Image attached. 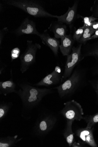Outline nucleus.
<instances>
[{"label": "nucleus", "mask_w": 98, "mask_h": 147, "mask_svg": "<svg viewBox=\"0 0 98 147\" xmlns=\"http://www.w3.org/2000/svg\"><path fill=\"white\" fill-rule=\"evenodd\" d=\"M8 30L7 27H5L0 30V46L1 45L5 35L8 32Z\"/></svg>", "instance_id": "bb28decb"}, {"label": "nucleus", "mask_w": 98, "mask_h": 147, "mask_svg": "<svg viewBox=\"0 0 98 147\" xmlns=\"http://www.w3.org/2000/svg\"><path fill=\"white\" fill-rule=\"evenodd\" d=\"M61 39L60 51L63 56H67L71 54L75 41L71 34L66 35Z\"/></svg>", "instance_id": "4468645a"}, {"label": "nucleus", "mask_w": 98, "mask_h": 147, "mask_svg": "<svg viewBox=\"0 0 98 147\" xmlns=\"http://www.w3.org/2000/svg\"><path fill=\"white\" fill-rule=\"evenodd\" d=\"M64 107L60 111L61 114L67 121H80L83 119L84 114L81 105L74 100L64 103Z\"/></svg>", "instance_id": "0eeeda50"}, {"label": "nucleus", "mask_w": 98, "mask_h": 147, "mask_svg": "<svg viewBox=\"0 0 98 147\" xmlns=\"http://www.w3.org/2000/svg\"><path fill=\"white\" fill-rule=\"evenodd\" d=\"M79 1H76L72 7H69L68 10L64 14L61 16H55L58 21L66 24L71 25L77 18V12Z\"/></svg>", "instance_id": "9d476101"}, {"label": "nucleus", "mask_w": 98, "mask_h": 147, "mask_svg": "<svg viewBox=\"0 0 98 147\" xmlns=\"http://www.w3.org/2000/svg\"><path fill=\"white\" fill-rule=\"evenodd\" d=\"M83 146L79 142H74L72 146L73 147H83Z\"/></svg>", "instance_id": "7c9ffc66"}, {"label": "nucleus", "mask_w": 98, "mask_h": 147, "mask_svg": "<svg viewBox=\"0 0 98 147\" xmlns=\"http://www.w3.org/2000/svg\"><path fill=\"white\" fill-rule=\"evenodd\" d=\"M27 46L25 51L20 57V70L22 74L25 72L35 62L36 52L41 48L39 44L34 43L32 41L29 40L27 41Z\"/></svg>", "instance_id": "39448f33"}, {"label": "nucleus", "mask_w": 98, "mask_h": 147, "mask_svg": "<svg viewBox=\"0 0 98 147\" xmlns=\"http://www.w3.org/2000/svg\"><path fill=\"white\" fill-rule=\"evenodd\" d=\"M73 122V121H67L66 127L63 132V136L70 147L72 146L75 142L74 134L72 129Z\"/></svg>", "instance_id": "a211bd4d"}, {"label": "nucleus", "mask_w": 98, "mask_h": 147, "mask_svg": "<svg viewBox=\"0 0 98 147\" xmlns=\"http://www.w3.org/2000/svg\"><path fill=\"white\" fill-rule=\"evenodd\" d=\"M82 45L79 44L76 47H73L72 53L67 56L65 70L61 78L62 83L64 82L71 76L76 67L81 61Z\"/></svg>", "instance_id": "423d86ee"}, {"label": "nucleus", "mask_w": 98, "mask_h": 147, "mask_svg": "<svg viewBox=\"0 0 98 147\" xmlns=\"http://www.w3.org/2000/svg\"><path fill=\"white\" fill-rule=\"evenodd\" d=\"M95 32L92 27H84L83 33L78 43L82 45H85Z\"/></svg>", "instance_id": "aec40b11"}, {"label": "nucleus", "mask_w": 98, "mask_h": 147, "mask_svg": "<svg viewBox=\"0 0 98 147\" xmlns=\"http://www.w3.org/2000/svg\"><path fill=\"white\" fill-rule=\"evenodd\" d=\"M77 18H81L82 19V22L84 23L83 26L84 27H91L92 22L95 20H98V18H95L92 16L89 17H84L80 15H77Z\"/></svg>", "instance_id": "5701e85b"}, {"label": "nucleus", "mask_w": 98, "mask_h": 147, "mask_svg": "<svg viewBox=\"0 0 98 147\" xmlns=\"http://www.w3.org/2000/svg\"><path fill=\"white\" fill-rule=\"evenodd\" d=\"M12 105L11 102H1L0 104V121H1L6 116Z\"/></svg>", "instance_id": "412c9836"}, {"label": "nucleus", "mask_w": 98, "mask_h": 147, "mask_svg": "<svg viewBox=\"0 0 98 147\" xmlns=\"http://www.w3.org/2000/svg\"><path fill=\"white\" fill-rule=\"evenodd\" d=\"M53 71L58 74H61V69L59 65H57L55 67V69Z\"/></svg>", "instance_id": "c85d7f7f"}, {"label": "nucleus", "mask_w": 98, "mask_h": 147, "mask_svg": "<svg viewBox=\"0 0 98 147\" xmlns=\"http://www.w3.org/2000/svg\"><path fill=\"white\" fill-rule=\"evenodd\" d=\"M20 53V50L19 48H15L12 49L11 54V61L18 58L19 57Z\"/></svg>", "instance_id": "393cba45"}, {"label": "nucleus", "mask_w": 98, "mask_h": 147, "mask_svg": "<svg viewBox=\"0 0 98 147\" xmlns=\"http://www.w3.org/2000/svg\"><path fill=\"white\" fill-rule=\"evenodd\" d=\"M7 5L20 8L35 18H55L47 11L39 3L29 0H8L5 1Z\"/></svg>", "instance_id": "20e7f679"}, {"label": "nucleus", "mask_w": 98, "mask_h": 147, "mask_svg": "<svg viewBox=\"0 0 98 147\" xmlns=\"http://www.w3.org/2000/svg\"><path fill=\"white\" fill-rule=\"evenodd\" d=\"M89 72V69L79 63L70 76L60 85L53 88L57 89L61 98L70 97L86 84L88 81Z\"/></svg>", "instance_id": "f03ea898"}, {"label": "nucleus", "mask_w": 98, "mask_h": 147, "mask_svg": "<svg viewBox=\"0 0 98 147\" xmlns=\"http://www.w3.org/2000/svg\"><path fill=\"white\" fill-rule=\"evenodd\" d=\"M16 84L11 79L5 82H0V94L7 96L10 93L17 91Z\"/></svg>", "instance_id": "f3484780"}, {"label": "nucleus", "mask_w": 98, "mask_h": 147, "mask_svg": "<svg viewBox=\"0 0 98 147\" xmlns=\"http://www.w3.org/2000/svg\"><path fill=\"white\" fill-rule=\"evenodd\" d=\"M38 36L41 40L42 43L51 49L55 57H58L60 42L57 39L51 37L47 30H45L43 33H40Z\"/></svg>", "instance_id": "1a4fd4ad"}, {"label": "nucleus", "mask_w": 98, "mask_h": 147, "mask_svg": "<svg viewBox=\"0 0 98 147\" xmlns=\"http://www.w3.org/2000/svg\"><path fill=\"white\" fill-rule=\"evenodd\" d=\"M88 82L93 88L98 101V60L89 70Z\"/></svg>", "instance_id": "dca6fc26"}, {"label": "nucleus", "mask_w": 98, "mask_h": 147, "mask_svg": "<svg viewBox=\"0 0 98 147\" xmlns=\"http://www.w3.org/2000/svg\"><path fill=\"white\" fill-rule=\"evenodd\" d=\"M84 27L83 26L74 31L73 38L75 41L78 43L84 32Z\"/></svg>", "instance_id": "b1692460"}, {"label": "nucleus", "mask_w": 98, "mask_h": 147, "mask_svg": "<svg viewBox=\"0 0 98 147\" xmlns=\"http://www.w3.org/2000/svg\"><path fill=\"white\" fill-rule=\"evenodd\" d=\"M83 119H84L87 123L86 128L91 129L98 123V113L93 115L86 116L83 117Z\"/></svg>", "instance_id": "4be33fe9"}, {"label": "nucleus", "mask_w": 98, "mask_h": 147, "mask_svg": "<svg viewBox=\"0 0 98 147\" xmlns=\"http://www.w3.org/2000/svg\"><path fill=\"white\" fill-rule=\"evenodd\" d=\"M91 11L92 12V16L93 17L98 18V1H96L93 5L91 7Z\"/></svg>", "instance_id": "a878e982"}, {"label": "nucleus", "mask_w": 98, "mask_h": 147, "mask_svg": "<svg viewBox=\"0 0 98 147\" xmlns=\"http://www.w3.org/2000/svg\"><path fill=\"white\" fill-rule=\"evenodd\" d=\"M82 46L81 61L88 57H94L98 60V41L92 43H86Z\"/></svg>", "instance_id": "f8f14e48"}, {"label": "nucleus", "mask_w": 98, "mask_h": 147, "mask_svg": "<svg viewBox=\"0 0 98 147\" xmlns=\"http://www.w3.org/2000/svg\"><path fill=\"white\" fill-rule=\"evenodd\" d=\"M48 29L53 33L55 37L57 39L65 36L68 31L66 24L58 21L52 22Z\"/></svg>", "instance_id": "2eb2a0df"}, {"label": "nucleus", "mask_w": 98, "mask_h": 147, "mask_svg": "<svg viewBox=\"0 0 98 147\" xmlns=\"http://www.w3.org/2000/svg\"><path fill=\"white\" fill-rule=\"evenodd\" d=\"M57 121L53 113L43 111L39 113L32 128V135L37 138L45 137L52 129Z\"/></svg>", "instance_id": "7ed1b4c3"}, {"label": "nucleus", "mask_w": 98, "mask_h": 147, "mask_svg": "<svg viewBox=\"0 0 98 147\" xmlns=\"http://www.w3.org/2000/svg\"><path fill=\"white\" fill-rule=\"evenodd\" d=\"M18 135L0 138V147H11L16 145L23 138L18 139Z\"/></svg>", "instance_id": "6ab92c4d"}, {"label": "nucleus", "mask_w": 98, "mask_h": 147, "mask_svg": "<svg viewBox=\"0 0 98 147\" xmlns=\"http://www.w3.org/2000/svg\"><path fill=\"white\" fill-rule=\"evenodd\" d=\"M97 38H98V30L95 32L94 34L89 39V40Z\"/></svg>", "instance_id": "c756f323"}, {"label": "nucleus", "mask_w": 98, "mask_h": 147, "mask_svg": "<svg viewBox=\"0 0 98 147\" xmlns=\"http://www.w3.org/2000/svg\"><path fill=\"white\" fill-rule=\"evenodd\" d=\"M16 93L19 96L22 104V116L30 118L34 109L39 105L43 98L53 93V88H41L27 83L22 84Z\"/></svg>", "instance_id": "f257e3e1"}, {"label": "nucleus", "mask_w": 98, "mask_h": 147, "mask_svg": "<svg viewBox=\"0 0 98 147\" xmlns=\"http://www.w3.org/2000/svg\"><path fill=\"white\" fill-rule=\"evenodd\" d=\"M12 32L18 36L24 34H34L38 36L40 33L36 28L35 22L27 18L23 21L18 28Z\"/></svg>", "instance_id": "6e6552de"}, {"label": "nucleus", "mask_w": 98, "mask_h": 147, "mask_svg": "<svg viewBox=\"0 0 98 147\" xmlns=\"http://www.w3.org/2000/svg\"><path fill=\"white\" fill-rule=\"evenodd\" d=\"M76 136L84 142L93 147H96L93 134V128H81L76 132Z\"/></svg>", "instance_id": "9b49d317"}, {"label": "nucleus", "mask_w": 98, "mask_h": 147, "mask_svg": "<svg viewBox=\"0 0 98 147\" xmlns=\"http://www.w3.org/2000/svg\"><path fill=\"white\" fill-rule=\"evenodd\" d=\"M91 27L95 32L98 30V22L95 21L93 22Z\"/></svg>", "instance_id": "cd10ccee"}, {"label": "nucleus", "mask_w": 98, "mask_h": 147, "mask_svg": "<svg viewBox=\"0 0 98 147\" xmlns=\"http://www.w3.org/2000/svg\"><path fill=\"white\" fill-rule=\"evenodd\" d=\"M62 77L61 74L53 71L42 79L39 82L33 85L37 86L49 87L56 85L61 82Z\"/></svg>", "instance_id": "ddd939ff"}]
</instances>
